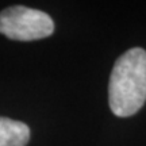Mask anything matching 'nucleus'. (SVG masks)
<instances>
[{"instance_id": "7ed1b4c3", "label": "nucleus", "mask_w": 146, "mask_h": 146, "mask_svg": "<svg viewBox=\"0 0 146 146\" xmlns=\"http://www.w3.org/2000/svg\"><path fill=\"white\" fill-rule=\"evenodd\" d=\"M30 129L26 123L0 116V146H26Z\"/></svg>"}, {"instance_id": "f257e3e1", "label": "nucleus", "mask_w": 146, "mask_h": 146, "mask_svg": "<svg viewBox=\"0 0 146 146\" xmlns=\"http://www.w3.org/2000/svg\"><path fill=\"white\" fill-rule=\"evenodd\" d=\"M110 108L116 116L137 114L146 102V52L133 47L122 54L110 76Z\"/></svg>"}, {"instance_id": "f03ea898", "label": "nucleus", "mask_w": 146, "mask_h": 146, "mask_svg": "<svg viewBox=\"0 0 146 146\" xmlns=\"http://www.w3.org/2000/svg\"><path fill=\"white\" fill-rule=\"evenodd\" d=\"M54 22L46 12L25 5L8 7L0 12V34L14 41H35L52 35Z\"/></svg>"}]
</instances>
